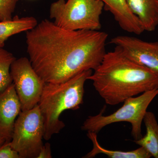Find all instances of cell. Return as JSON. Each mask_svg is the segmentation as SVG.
<instances>
[{
	"instance_id": "14",
	"label": "cell",
	"mask_w": 158,
	"mask_h": 158,
	"mask_svg": "<svg viewBox=\"0 0 158 158\" xmlns=\"http://www.w3.org/2000/svg\"><path fill=\"white\" fill-rule=\"evenodd\" d=\"M146 134L139 140L134 142L145 148L152 157L158 158V123L155 115L147 111L143 119Z\"/></svg>"
},
{
	"instance_id": "2",
	"label": "cell",
	"mask_w": 158,
	"mask_h": 158,
	"mask_svg": "<svg viewBox=\"0 0 158 158\" xmlns=\"http://www.w3.org/2000/svg\"><path fill=\"white\" fill-rule=\"evenodd\" d=\"M88 80L106 104L115 106L158 88V72L138 64L115 46Z\"/></svg>"
},
{
	"instance_id": "13",
	"label": "cell",
	"mask_w": 158,
	"mask_h": 158,
	"mask_svg": "<svg viewBox=\"0 0 158 158\" xmlns=\"http://www.w3.org/2000/svg\"><path fill=\"white\" fill-rule=\"evenodd\" d=\"M38 23L32 16H14L10 20L0 21V48H3L8 38L15 34L34 28Z\"/></svg>"
},
{
	"instance_id": "1",
	"label": "cell",
	"mask_w": 158,
	"mask_h": 158,
	"mask_svg": "<svg viewBox=\"0 0 158 158\" xmlns=\"http://www.w3.org/2000/svg\"><path fill=\"white\" fill-rule=\"evenodd\" d=\"M108 34L99 31H71L48 19L27 31V52L33 68L45 83L68 81L94 70L106 52Z\"/></svg>"
},
{
	"instance_id": "5",
	"label": "cell",
	"mask_w": 158,
	"mask_h": 158,
	"mask_svg": "<svg viewBox=\"0 0 158 158\" xmlns=\"http://www.w3.org/2000/svg\"><path fill=\"white\" fill-rule=\"evenodd\" d=\"M103 9L100 0H57L51 4L50 17L66 30L99 31Z\"/></svg>"
},
{
	"instance_id": "7",
	"label": "cell",
	"mask_w": 158,
	"mask_h": 158,
	"mask_svg": "<svg viewBox=\"0 0 158 158\" xmlns=\"http://www.w3.org/2000/svg\"><path fill=\"white\" fill-rule=\"evenodd\" d=\"M10 73L22 111L38 105L45 82L33 68L30 59L26 57L15 59L11 64Z\"/></svg>"
},
{
	"instance_id": "18",
	"label": "cell",
	"mask_w": 158,
	"mask_h": 158,
	"mask_svg": "<svg viewBox=\"0 0 158 158\" xmlns=\"http://www.w3.org/2000/svg\"><path fill=\"white\" fill-rule=\"evenodd\" d=\"M52 157L51 152V144L50 143H46L43 145L39 155L37 158H52Z\"/></svg>"
},
{
	"instance_id": "10",
	"label": "cell",
	"mask_w": 158,
	"mask_h": 158,
	"mask_svg": "<svg viewBox=\"0 0 158 158\" xmlns=\"http://www.w3.org/2000/svg\"><path fill=\"white\" fill-rule=\"evenodd\" d=\"M104 9L112 14L123 30L128 33L140 35L144 32L138 18L130 10L126 0H100Z\"/></svg>"
},
{
	"instance_id": "11",
	"label": "cell",
	"mask_w": 158,
	"mask_h": 158,
	"mask_svg": "<svg viewBox=\"0 0 158 158\" xmlns=\"http://www.w3.org/2000/svg\"><path fill=\"white\" fill-rule=\"evenodd\" d=\"M144 31L152 32L158 26V0H126Z\"/></svg>"
},
{
	"instance_id": "9",
	"label": "cell",
	"mask_w": 158,
	"mask_h": 158,
	"mask_svg": "<svg viewBox=\"0 0 158 158\" xmlns=\"http://www.w3.org/2000/svg\"><path fill=\"white\" fill-rule=\"evenodd\" d=\"M21 111L19 98L12 83L0 91V136L6 141H11L15 120Z\"/></svg>"
},
{
	"instance_id": "3",
	"label": "cell",
	"mask_w": 158,
	"mask_h": 158,
	"mask_svg": "<svg viewBox=\"0 0 158 158\" xmlns=\"http://www.w3.org/2000/svg\"><path fill=\"white\" fill-rule=\"evenodd\" d=\"M92 73L85 71L62 83H45L38 104L44 124V139L48 141L65 127L59 119L64 111L77 110L83 103L85 82Z\"/></svg>"
},
{
	"instance_id": "16",
	"label": "cell",
	"mask_w": 158,
	"mask_h": 158,
	"mask_svg": "<svg viewBox=\"0 0 158 158\" xmlns=\"http://www.w3.org/2000/svg\"><path fill=\"white\" fill-rule=\"evenodd\" d=\"M19 0H0V21L12 19V14Z\"/></svg>"
},
{
	"instance_id": "15",
	"label": "cell",
	"mask_w": 158,
	"mask_h": 158,
	"mask_svg": "<svg viewBox=\"0 0 158 158\" xmlns=\"http://www.w3.org/2000/svg\"><path fill=\"white\" fill-rule=\"evenodd\" d=\"M15 59L13 54L0 48V91L5 90L12 83L10 68Z\"/></svg>"
},
{
	"instance_id": "6",
	"label": "cell",
	"mask_w": 158,
	"mask_h": 158,
	"mask_svg": "<svg viewBox=\"0 0 158 158\" xmlns=\"http://www.w3.org/2000/svg\"><path fill=\"white\" fill-rule=\"evenodd\" d=\"M44 133L43 119L38 105L22 111L15 123L11 147L20 158H37L44 145Z\"/></svg>"
},
{
	"instance_id": "4",
	"label": "cell",
	"mask_w": 158,
	"mask_h": 158,
	"mask_svg": "<svg viewBox=\"0 0 158 158\" xmlns=\"http://www.w3.org/2000/svg\"><path fill=\"white\" fill-rule=\"evenodd\" d=\"M158 95V88L148 90L138 96L126 100L123 105L112 114L104 116V110L95 116H89L81 126V129L98 134L107 126L121 122L131 123V135L134 141L143 137L142 122L147 109L154 99Z\"/></svg>"
},
{
	"instance_id": "12",
	"label": "cell",
	"mask_w": 158,
	"mask_h": 158,
	"mask_svg": "<svg viewBox=\"0 0 158 158\" xmlns=\"http://www.w3.org/2000/svg\"><path fill=\"white\" fill-rule=\"evenodd\" d=\"M87 135L93 144V148L83 158H92L98 154H104L110 158H150L152 156L145 148H140L130 151L113 150L106 149L99 143L97 134L93 132H88Z\"/></svg>"
},
{
	"instance_id": "8",
	"label": "cell",
	"mask_w": 158,
	"mask_h": 158,
	"mask_svg": "<svg viewBox=\"0 0 158 158\" xmlns=\"http://www.w3.org/2000/svg\"><path fill=\"white\" fill-rule=\"evenodd\" d=\"M110 43L133 61L158 72V42H147L135 37L119 35L112 38Z\"/></svg>"
},
{
	"instance_id": "19",
	"label": "cell",
	"mask_w": 158,
	"mask_h": 158,
	"mask_svg": "<svg viewBox=\"0 0 158 158\" xmlns=\"http://www.w3.org/2000/svg\"><path fill=\"white\" fill-rule=\"evenodd\" d=\"M6 141V140H5V138H3L2 137L0 136V147H1L2 145Z\"/></svg>"
},
{
	"instance_id": "17",
	"label": "cell",
	"mask_w": 158,
	"mask_h": 158,
	"mask_svg": "<svg viewBox=\"0 0 158 158\" xmlns=\"http://www.w3.org/2000/svg\"><path fill=\"white\" fill-rule=\"evenodd\" d=\"M10 141H6L0 147V158H20L17 152L11 147Z\"/></svg>"
}]
</instances>
